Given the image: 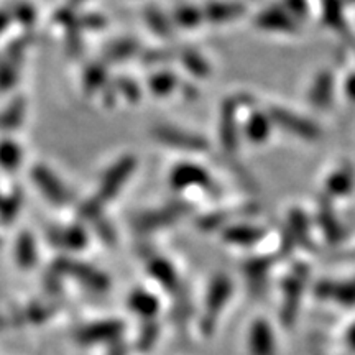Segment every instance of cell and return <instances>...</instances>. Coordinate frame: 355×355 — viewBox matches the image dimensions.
Segmentation results:
<instances>
[{
	"label": "cell",
	"mask_w": 355,
	"mask_h": 355,
	"mask_svg": "<svg viewBox=\"0 0 355 355\" xmlns=\"http://www.w3.org/2000/svg\"><path fill=\"white\" fill-rule=\"evenodd\" d=\"M352 186V175L349 170H334L331 178H327V191L329 193H345Z\"/></svg>",
	"instance_id": "obj_21"
},
{
	"label": "cell",
	"mask_w": 355,
	"mask_h": 355,
	"mask_svg": "<svg viewBox=\"0 0 355 355\" xmlns=\"http://www.w3.org/2000/svg\"><path fill=\"white\" fill-rule=\"evenodd\" d=\"M159 332H162V329H159V324H157L153 321H146L144 329L140 331L139 334V349L140 350H150L153 347L155 344H157L158 337H159Z\"/></svg>",
	"instance_id": "obj_22"
},
{
	"label": "cell",
	"mask_w": 355,
	"mask_h": 355,
	"mask_svg": "<svg viewBox=\"0 0 355 355\" xmlns=\"http://www.w3.org/2000/svg\"><path fill=\"white\" fill-rule=\"evenodd\" d=\"M132 51H133V43L122 42L119 44H114V46L109 50L107 56L112 58V60H123V58L132 55Z\"/></svg>",
	"instance_id": "obj_26"
},
{
	"label": "cell",
	"mask_w": 355,
	"mask_h": 355,
	"mask_svg": "<svg viewBox=\"0 0 355 355\" xmlns=\"http://www.w3.org/2000/svg\"><path fill=\"white\" fill-rule=\"evenodd\" d=\"M21 162V152L17 144L2 141L0 144V166L6 170H15Z\"/></svg>",
	"instance_id": "obj_19"
},
{
	"label": "cell",
	"mask_w": 355,
	"mask_h": 355,
	"mask_svg": "<svg viewBox=\"0 0 355 355\" xmlns=\"http://www.w3.org/2000/svg\"><path fill=\"white\" fill-rule=\"evenodd\" d=\"M332 99H334V76L332 73L324 71L318 78H314V83L311 84L309 102L316 109L326 110L331 107Z\"/></svg>",
	"instance_id": "obj_11"
},
{
	"label": "cell",
	"mask_w": 355,
	"mask_h": 355,
	"mask_svg": "<svg viewBox=\"0 0 355 355\" xmlns=\"http://www.w3.org/2000/svg\"><path fill=\"white\" fill-rule=\"evenodd\" d=\"M178 84L176 76H173L168 71H159L150 79V89L153 91L155 96H170L173 94V89Z\"/></svg>",
	"instance_id": "obj_17"
},
{
	"label": "cell",
	"mask_w": 355,
	"mask_h": 355,
	"mask_svg": "<svg viewBox=\"0 0 355 355\" xmlns=\"http://www.w3.org/2000/svg\"><path fill=\"white\" fill-rule=\"evenodd\" d=\"M175 20L180 25H184L183 28H196V25L199 24V21L204 20V13L199 12L198 8H194V7L184 6L176 10Z\"/></svg>",
	"instance_id": "obj_23"
},
{
	"label": "cell",
	"mask_w": 355,
	"mask_h": 355,
	"mask_svg": "<svg viewBox=\"0 0 355 355\" xmlns=\"http://www.w3.org/2000/svg\"><path fill=\"white\" fill-rule=\"evenodd\" d=\"M56 237H60L61 245H66V247L79 248L86 243V235H84V232L79 227H71V229L61 230Z\"/></svg>",
	"instance_id": "obj_25"
},
{
	"label": "cell",
	"mask_w": 355,
	"mask_h": 355,
	"mask_svg": "<svg viewBox=\"0 0 355 355\" xmlns=\"http://www.w3.org/2000/svg\"><path fill=\"white\" fill-rule=\"evenodd\" d=\"M232 279L227 275H216L211 279L206 296H204V308L201 318V332L206 337H211L216 332L222 311L229 304L230 298H232Z\"/></svg>",
	"instance_id": "obj_1"
},
{
	"label": "cell",
	"mask_w": 355,
	"mask_h": 355,
	"mask_svg": "<svg viewBox=\"0 0 355 355\" xmlns=\"http://www.w3.org/2000/svg\"><path fill=\"white\" fill-rule=\"evenodd\" d=\"M148 272L166 291L176 293L178 288H180V278H178L175 266H173L168 260H152L148 265Z\"/></svg>",
	"instance_id": "obj_15"
},
{
	"label": "cell",
	"mask_w": 355,
	"mask_h": 355,
	"mask_svg": "<svg viewBox=\"0 0 355 355\" xmlns=\"http://www.w3.org/2000/svg\"><path fill=\"white\" fill-rule=\"evenodd\" d=\"M314 293L319 300L334 301L343 308H355V278L350 279H321Z\"/></svg>",
	"instance_id": "obj_7"
},
{
	"label": "cell",
	"mask_w": 355,
	"mask_h": 355,
	"mask_svg": "<svg viewBox=\"0 0 355 355\" xmlns=\"http://www.w3.org/2000/svg\"><path fill=\"white\" fill-rule=\"evenodd\" d=\"M35 245L30 235L24 234L20 237L19 245H17V259H19L21 266H30L35 261Z\"/></svg>",
	"instance_id": "obj_24"
},
{
	"label": "cell",
	"mask_w": 355,
	"mask_h": 355,
	"mask_svg": "<svg viewBox=\"0 0 355 355\" xmlns=\"http://www.w3.org/2000/svg\"><path fill=\"white\" fill-rule=\"evenodd\" d=\"M6 26H7V19L2 15V13H0V33H2L3 30H6Z\"/></svg>",
	"instance_id": "obj_29"
},
{
	"label": "cell",
	"mask_w": 355,
	"mask_h": 355,
	"mask_svg": "<svg viewBox=\"0 0 355 355\" xmlns=\"http://www.w3.org/2000/svg\"><path fill=\"white\" fill-rule=\"evenodd\" d=\"M268 115L270 119H272L275 127L288 130V133H291L296 139L318 140L319 135H321V128H319L316 122L304 117V115L293 112L290 109L273 107L268 112Z\"/></svg>",
	"instance_id": "obj_4"
},
{
	"label": "cell",
	"mask_w": 355,
	"mask_h": 355,
	"mask_svg": "<svg viewBox=\"0 0 355 355\" xmlns=\"http://www.w3.org/2000/svg\"><path fill=\"white\" fill-rule=\"evenodd\" d=\"M123 332V324L121 321H99L96 324H91L86 329L83 331L81 340L86 344H97V343H114Z\"/></svg>",
	"instance_id": "obj_10"
},
{
	"label": "cell",
	"mask_w": 355,
	"mask_h": 355,
	"mask_svg": "<svg viewBox=\"0 0 355 355\" xmlns=\"http://www.w3.org/2000/svg\"><path fill=\"white\" fill-rule=\"evenodd\" d=\"M133 170H135V158L133 157H123L117 163H114L107 170V173H105L104 178H102L96 202L102 204L114 199L115 194L125 186Z\"/></svg>",
	"instance_id": "obj_5"
},
{
	"label": "cell",
	"mask_w": 355,
	"mask_h": 355,
	"mask_svg": "<svg viewBox=\"0 0 355 355\" xmlns=\"http://www.w3.org/2000/svg\"><path fill=\"white\" fill-rule=\"evenodd\" d=\"M257 25L261 30L275 33H293L295 32V17L283 10H266L257 17Z\"/></svg>",
	"instance_id": "obj_12"
},
{
	"label": "cell",
	"mask_w": 355,
	"mask_h": 355,
	"mask_svg": "<svg viewBox=\"0 0 355 355\" xmlns=\"http://www.w3.org/2000/svg\"><path fill=\"white\" fill-rule=\"evenodd\" d=\"M24 114H25L24 101L19 99L12 102V104L3 110L2 115H0V128H6L7 130V128H15L17 125H20Z\"/></svg>",
	"instance_id": "obj_18"
},
{
	"label": "cell",
	"mask_w": 355,
	"mask_h": 355,
	"mask_svg": "<svg viewBox=\"0 0 355 355\" xmlns=\"http://www.w3.org/2000/svg\"><path fill=\"white\" fill-rule=\"evenodd\" d=\"M345 340H347V345L350 350L355 354V322L349 327V331L345 332Z\"/></svg>",
	"instance_id": "obj_28"
},
{
	"label": "cell",
	"mask_w": 355,
	"mask_h": 355,
	"mask_svg": "<svg viewBox=\"0 0 355 355\" xmlns=\"http://www.w3.org/2000/svg\"><path fill=\"white\" fill-rule=\"evenodd\" d=\"M270 261L265 259H254L245 265V277L250 285H261L266 279V273H268Z\"/></svg>",
	"instance_id": "obj_20"
},
{
	"label": "cell",
	"mask_w": 355,
	"mask_h": 355,
	"mask_svg": "<svg viewBox=\"0 0 355 355\" xmlns=\"http://www.w3.org/2000/svg\"><path fill=\"white\" fill-rule=\"evenodd\" d=\"M344 91L345 96L355 104V71H352V73L344 79Z\"/></svg>",
	"instance_id": "obj_27"
},
{
	"label": "cell",
	"mask_w": 355,
	"mask_h": 355,
	"mask_svg": "<svg viewBox=\"0 0 355 355\" xmlns=\"http://www.w3.org/2000/svg\"><path fill=\"white\" fill-rule=\"evenodd\" d=\"M224 241L232 243V245H242V247H248V245H255L257 242L261 241V237L265 235V230L261 227H257V225H243V224H237L232 225V227L225 229L224 232Z\"/></svg>",
	"instance_id": "obj_13"
},
{
	"label": "cell",
	"mask_w": 355,
	"mask_h": 355,
	"mask_svg": "<svg viewBox=\"0 0 355 355\" xmlns=\"http://www.w3.org/2000/svg\"><path fill=\"white\" fill-rule=\"evenodd\" d=\"M128 308L135 314H139L140 318H145L146 321H152L159 313V301L152 293L145 290H135L130 295V298H128Z\"/></svg>",
	"instance_id": "obj_14"
},
{
	"label": "cell",
	"mask_w": 355,
	"mask_h": 355,
	"mask_svg": "<svg viewBox=\"0 0 355 355\" xmlns=\"http://www.w3.org/2000/svg\"><path fill=\"white\" fill-rule=\"evenodd\" d=\"M155 140L163 144L168 148L178 150V152L188 153H202L207 150V141L204 137L193 133L186 128L175 125H162L153 130Z\"/></svg>",
	"instance_id": "obj_3"
},
{
	"label": "cell",
	"mask_w": 355,
	"mask_h": 355,
	"mask_svg": "<svg viewBox=\"0 0 355 355\" xmlns=\"http://www.w3.org/2000/svg\"><path fill=\"white\" fill-rule=\"evenodd\" d=\"M248 355H278V344L273 326L265 318L252 321L247 332Z\"/></svg>",
	"instance_id": "obj_6"
},
{
	"label": "cell",
	"mask_w": 355,
	"mask_h": 355,
	"mask_svg": "<svg viewBox=\"0 0 355 355\" xmlns=\"http://www.w3.org/2000/svg\"><path fill=\"white\" fill-rule=\"evenodd\" d=\"M170 184L176 189L198 188V186H212V178L207 170L196 163L184 162L180 163L175 170L170 173Z\"/></svg>",
	"instance_id": "obj_8"
},
{
	"label": "cell",
	"mask_w": 355,
	"mask_h": 355,
	"mask_svg": "<svg viewBox=\"0 0 355 355\" xmlns=\"http://www.w3.org/2000/svg\"><path fill=\"white\" fill-rule=\"evenodd\" d=\"M308 273L303 268H296L283 282V303H282V322L291 327L296 322L300 313L301 300H303Z\"/></svg>",
	"instance_id": "obj_2"
},
{
	"label": "cell",
	"mask_w": 355,
	"mask_h": 355,
	"mask_svg": "<svg viewBox=\"0 0 355 355\" xmlns=\"http://www.w3.org/2000/svg\"><path fill=\"white\" fill-rule=\"evenodd\" d=\"M273 122L270 119L268 114L261 112H254L250 115V121L245 127H243V135L247 139H250L254 144H261V141H266L270 137V130H272Z\"/></svg>",
	"instance_id": "obj_16"
},
{
	"label": "cell",
	"mask_w": 355,
	"mask_h": 355,
	"mask_svg": "<svg viewBox=\"0 0 355 355\" xmlns=\"http://www.w3.org/2000/svg\"><path fill=\"white\" fill-rule=\"evenodd\" d=\"M33 181L38 186V189L55 204H66L69 201V191L64 188L53 173L44 166L33 168Z\"/></svg>",
	"instance_id": "obj_9"
}]
</instances>
